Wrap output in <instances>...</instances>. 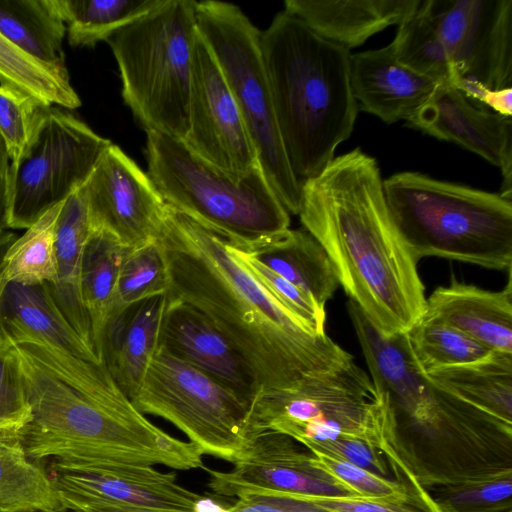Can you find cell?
Returning <instances> with one entry per match:
<instances>
[{
	"label": "cell",
	"mask_w": 512,
	"mask_h": 512,
	"mask_svg": "<svg viewBox=\"0 0 512 512\" xmlns=\"http://www.w3.org/2000/svg\"><path fill=\"white\" fill-rule=\"evenodd\" d=\"M19 356L29 422L17 434L34 461L75 471L103 462L204 468L192 442L166 433L140 413L102 363L76 357L37 336L4 335Z\"/></svg>",
	"instance_id": "cell-1"
},
{
	"label": "cell",
	"mask_w": 512,
	"mask_h": 512,
	"mask_svg": "<svg viewBox=\"0 0 512 512\" xmlns=\"http://www.w3.org/2000/svg\"><path fill=\"white\" fill-rule=\"evenodd\" d=\"M167 298L166 292L134 302L110 317L103 328L98 357L130 401L158 349Z\"/></svg>",
	"instance_id": "cell-21"
},
{
	"label": "cell",
	"mask_w": 512,
	"mask_h": 512,
	"mask_svg": "<svg viewBox=\"0 0 512 512\" xmlns=\"http://www.w3.org/2000/svg\"><path fill=\"white\" fill-rule=\"evenodd\" d=\"M63 202L46 212L10 245L1 265L3 286L8 283L53 284L56 281L55 227Z\"/></svg>",
	"instance_id": "cell-33"
},
{
	"label": "cell",
	"mask_w": 512,
	"mask_h": 512,
	"mask_svg": "<svg viewBox=\"0 0 512 512\" xmlns=\"http://www.w3.org/2000/svg\"><path fill=\"white\" fill-rule=\"evenodd\" d=\"M408 123L437 139L481 156L503 175L502 194L512 197V120L481 106L451 84H440Z\"/></svg>",
	"instance_id": "cell-17"
},
{
	"label": "cell",
	"mask_w": 512,
	"mask_h": 512,
	"mask_svg": "<svg viewBox=\"0 0 512 512\" xmlns=\"http://www.w3.org/2000/svg\"><path fill=\"white\" fill-rule=\"evenodd\" d=\"M304 447L348 461L384 478L389 473L390 467L382 453L361 438L342 436L332 441L308 443Z\"/></svg>",
	"instance_id": "cell-43"
},
{
	"label": "cell",
	"mask_w": 512,
	"mask_h": 512,
	"mask_svg": "<svg viewBox=\"0 0 512 512\" xmlns=\"http://www.w3.org/2000/svg\"><path fill=\"white\" fill-rule=\"evenodd\" d=\"M224 512H329L296 495L285 493L247 494Z\"/></svg>",
	"instance_id": "cell-44"
},
{
	"label": "cell",
	"mask_w": 512,
	"mask_h": 512,
	"mask_svg": "<svg viewBox=\"0 0 512 512\" xmlns=\"http://www.w3.org/2000/svg\"><path fill=\"white\" fill-rule=\"evenodd\" d=\"M72 47H94L163 0H55Z\"/></svg>",
	"instance_id": "cell-31"
},
{
	"label": "cell",
	"mask_w": 512,
	"mask_h": 512,
	"mask_svg": "<svg viewBox=\"0 0 512 512\" xmlns=\"http://www.w3.org/2000/svg\"><path fill=\"white\" fill-rule=\"evenodd\" d=\"M148 176L164 202L245 247L287 229L290 216L257 164L236 179L182 140L148 131Z\"/></svg>",
	"instance_id": "cell-6"
},
{
	"label": "cell",
	"mask_w": 512,
	"mask_h": 512,
	"mask_svg": "<svg viewBox=\"0 0 512 512\" xmlns=\"http://www.w3.org/2000/svg\"><path fill=\"white\" fill-rule=\"evenodd\" d=\"M260 45L282 143L302 183L318 175L353 132L358 104L351 54L286 10L260 32Z\"/></svg>",
	"instance_id": "cell-4"
},
{
	"label": "cell",
	"mask_w": 512,
	"mask_h": 512,
	"mask_svg": "<svg viewBox=\"0 0 512 512\" xmlns=\"http://www.w3.org/2000/svg\"><path fill=\"white\" fill-rule=\"evenodd\" d=\"M196 22L216 58L272 190L290 214L301 207V182L293 173L277 125L264 68L260 32L239 6L196 1Z\"/></svg>",
	"instance_id": "cell-9"
},
{
	"label": "cell",
	"mask_w": 512,
	"mask_h": 512,
	"mask_svg": "<svg viewBox=\"0 0 512 512\" xmlns=\"http://www.w3.org/2000/svg\"><path fill=\"white\" fill-rule=\"evenodd\" d=\"M398 62L439 84L456 85L445 45L422 8V1L399 25L389 44Z\"/></svg>",
	"instance_id": "cell-34"
},
{
	"label": "cell",
	"mask_w": 512,
	"mask_h": 512,
	"mask_svg": "<svg viewBox=\"0 0 512 512\" xmlns=\"http://www.w3.org/2000/svg\"><path fill=\"white\" fill-rule=\"evenodd\" d=\"M42 104L0 85V133L9 158L16 160L30 137L38 106Z\"/></svg>",
	"instance_id": "cell-41"
},
{
	"label": "cell",
	"mask_w": 512,
	"mask_h": 512,
	"mask_svg": "<svg viewBox=\"0 0 512 512\" xmlns=\"http://www.w3.org/2000/svg\"><path fill=\"white\" fill-rule=\"evenodd\" d=\"M188 121L182 141L200 158L236 179L259 164L225 76L199 32L192 56Z\"/></svg>",
	"instance_id": "cell-14"
},
{
	"label": "cell",
	"mask_w": 512,
	"mask_h": 512,
	"mask_svg": "<svg viewBox=\"0 0 512 512\" xmlns=\"http://www.w3.org/2000/svg\"><path fill=\"white\" fill-rule=\"evenodd\" d=\"M406 334L424 373L474 362L490 352L466 334L442 323L417 321Z\"/></svg>",
	"instance_id": "cell-35"
},
{
	"label": "cell",
	"mask_w": 512,
	"mask_h": 512,
	"mask_svg": "<svg viewBox=\"0 0 512 512\" xmlns=\"http://www.w3.org/2000/svg\"><path fill=\"white\" fill-rule=\"evenodd\" d=\"M430 490L442 512H512V469Z\"/></svg>",
	"instance_id": "cell-37"
},
{
	"label": "cell",
	"mask_w": 512,
	"mask_h": 512,
	"mask_svg": "<svg viewBox=\"0 0 512 512\" xmlns=\"http://www.w3.org/2000/svg\"><path fill=\"white\" fill-rule=\"evenodd\" d=\"M157 240L167 266L168 295L199 310L226 336L263 391L292 387L354 360L289 312L212 227L166 204Z\"/></svg>",
	"instance_id": "cell-2"
},
{
	"label": "cell",
	"mask_w": 512,
	"mask_h": 512,
	"mask_svg": "<svg viewBox=\"0 0 512 512\" xmlns=\"http://www.w3.org/2000/svg\"><path fill=\"white\" fill-rule=\"evenodd\" d=\"M11 160L0 133V231L8 228L9 174Z\"/></svg>",
	"instance_id": "cell-46"
},
{
	"label": "cell",
	"mask_w": 512,
	"mask_h": 512,
	"mask_svg": "<svg viewBox=\"0 0 512 512\" xmlns=\"http://www.w3.org/2000/svg\"><path fill=\"white\" fill-rule=\"evenodd\" d=\"M61 510L51 475L18 440L0 438V512Z\"/></svg>",
	"instance_id": "cell-29"
},
{
	"label": "cell",
	"mask_w": 512,
	"mask_h": 512,
	"mask_svg": "<svg viewBox=\"0 0 512 512\" xmlns=\"http://www.w3.org/2000/svg\"><path fill=\"white\" fill-rule=\"evenodd\" d=\"M238 248L309 294L322 308L340 285L327 252L306 230L287 229L261 242Z\"/></svg>",
	"instance_id": "cell-26"
},
{
	"label": "cell",
	"mask_w": 512,
	"mask_h": 512,
	"mask_svg": "<svg viewBox=\"0 0 512 512\" xmlns=\"http://www.w3.org/2000/svg\"><path fill=\"white\" fill-rule=\"evenodd\" d=\"M90 231L81 187L65 199L58 215L55 227L57 275L56 281L47 285L69 323L96 351L90 318L80 292L82 255Z\"/></svg>",
	"instance_id": "cell-24"
},
{
	"label": "cell",
	"mask_w": 512,
	"mask_h": 512,
	"mask_svg": "<svg viewBox=\"0 0 512 512\" xmlns=\"http://www.w3.org/2000/svg\"><path fill=\"white\" fill-rule=\"evenodd\" d=\"M347 310L377 391L391 406L395 419L418 416L433 398L432 384L419 367L406 333L385 336L352 300Z\"/></svg>",
	"instance_id": "cell-19"
},
{
	"label": "cell",
	"mask_w": 512,
	"mask_h": 512,
	"mask_svg": "<svg viewBox=\"0 0 512 512\" xmlns=\"http://www.w3.org/2000/svg\"><path fill=\"white\" fill-rule=\"evenodd\" d=\"M16 238H17L16 235L14 233L8 231L7 229L0 231V272H1V265H2L4 255ZM3 288H4V286L0 279V301H1ZM0 336H1V333H0Z\"/></svg>",
	"instance_id": "cell-47"
},
{
	"label": "cell",
	"mask_w": 512,
	"mask_h": 512,
	"mask_svg": "<svg viewBox=\"0 0 512 512\" xmlns=\"http://www.w3.org/2000/svg\"><path fill=\"white\" fill-rule=\"evenodd\" d=\"M456 88L475 103L511 117L512 88L493 90L473 81H461Z\"/></svg>",
	"instance_id": "cell-45"
},
{
	"label": "cell",
	"mask_w": 512,
	"mask_h": 512,
	"mask_svg": "<svg viewBox=\"0 0 512 512\" xmlns=\"http://www.w3.org/2000/svg\"><path fill=\"white\" fill-rule=\"evenodd\" d=\"M196 1L163 0L106 42L117 61L122 97L148 131L183 140L188 131Z\"/></svg>",
	"instance_id": "cell-7"
},
{
	"label": "cell",
	"mask_w": 512,
	"mask_h": 512,
	"mask_svg": "<svg viewBox=\"0 0 512 512\" xmlns=\"http://www.w3.org/2000/svg\"><path fill=\"white\" fill-rule=\"evenodd\" d=\"M0 333H25L85 360L101 363L94 348L73 328L47 284L8 283L0 301Z\"/></svg>",
	"instance_id": "cell-25"
},
{
	"label": "cell",
	"mask_w": 512,
	"mask_h": 512,
	"mask_svg": "<svg viewBox=\"0 0 512 512\" xmlns=\"http://www.w3.org/2000/svg\"><path fill=\"white\" fill-rule=\"evenodd\" d=\"M67 31L55 0H0V33L33 58L68 74Z\"/></svg>",
	"instance_id": "cell-28"
},
{
	"label": "cell",
	"mask_w": 512,
	"mask_h": 512,
	"mask_svg": "<svg viewBox=\"0 0 512 512\" xmlns=\"http://www.w3.org/2000/svg\"><path fill=\"white\" fill-rule=\"evenodd\" d=\"M392 222L413 259L436 256L512 268V197L419 172L383 180Z\"/></svg>",
	"instance_id": "cell-5"
},
{
	"label": "cell",
	"mask_w": 512,
	"mask_h": 512,
	"mask_svg": "<svg viewBox=\"0 0 512 512\" xmlns=\"http://www.w3.org/2000/svg\"><path fill=\"white\" fill-rule=\"evenodd\" d=\"M111 143L74 115L38 106L28 142L10 165L8 228H29L81 188Z\"/></svg>",
	"instance_id": "cell-11"
},
{
	"label": "cell",
	"mask_w": 512,
	"mask_h": 512,
	"mask_svg": "<svg viewBox=\"0 0 512 512\" xmlns=\"http://www.w3.org/2000/svg\"><path fill=\"white\" fill-rule=\"evenodd\" d=\"M447 50L456 85L512 88V0H424Z\"/></svg>",
	"instance_id": "cell-13"
},
{
	"label": "cell",
	"mask_w": 512,
	"mask_h": 512,
	"mask_svg": "<svg viewBox=\"0 0 512 512\" xmlns=\"http://www.w3.org/2000/svg\"><path fill=\"white\" fill-rule=\"evenodd\" d=\"M61 511L223 512V507L154 466L103 462L75 471L52 470Z\"/></svg>",
	"instance_id": "cell-12"
},
{
	"label": "cell",
	"mask_w": 512,
	"mask_h": 512,
	"mask_svg": "<svg viewBox=\"0 0 512 512\" xmlns=\"http://www.w3.org/2000/svg\"><path fill=\"white\" fill-rule=\"evenodd\" d=\"M266 431L287 435L303 446L357 437L382 455L398 440L388 400L354 360L289 388L261 390L250 407V440Z\"/></svg>",
	"instance_id": "cell-8"
},
{
	"label": "cell",
	"mask_w": 512,
	"mask_h": 512,
	"mask_svg": "<svg viewBox=\"0 0 512 512\" xmlns=\"http://www.w3.org/2000/svg\"><path fill=\"white\" fill-rule=\"evenodd\" d=\"M425 375L438 388L512 424V353L490 351L474 362Z\"/></svg>",
	"instance_id": "cell-27"
},
{
	"label": "cell",
	"mask_w": 512,
	"mask_h": 512,
	"mask_svg": "<svg viewBox=\"0 0 512 512\" xmlns=\"http://www.w3.org/2000/svg\"><path fill=\"white\" fill-rule=\"evenodd\" d=\"M420 0H286L284 10L321 37L347 50L372 35L399 25Z\"/></svg>",
	"instance_id": "cell-23"
},
{
	"label": "cell",
	"mask_w": 512,
	"mask_h": 512,
	"mask_svg": "<svg viewBox=\"0 0 512 512\" xmlns=\"http://www.w3.org/2000/svg\"><path fill=\"white\" fill-rule=\"evenodd\" d=\"M131 402L171 422L203 454L232 464L250 442L251 402L160 345Z\"/></svg>",
	"instance_id": "cell-10"
},
{
	"label": "cell",
	"mask_w": 512,
	"mask_h": 512,
	"mask_svg": "<svg viewBox=\"0 0 512 512\" xmlns=\"http://www.w3.org/2000/svg\"><path fill=\"white\" fill-rule=\"evenodd\" d=\"M230 249L239 260L289 312L312 332L325 334V308L306 292L271 270L248 252L235 246L230 240Z\"/></svg>",
	"instance_id": "cell-38"
},
{
	"label": "cell",
	"mask_w": 512,
	"mask_h": 512,
	"mask_svg": "<svg viewBox=\"0 0 512 512\" xmlns=\"http://www.w3.org/2000/svg\"><path fill=\"white\" fill-rule=\"evenodd\" d=\"M0 85L36 102L75 109L81 100L62 73L33 58L0 33Z\"/></svg>",
	"instance_id": "cell-32"
},
{
	"label": "cell",
	"mask_w": 512,
	"mask_h": 512,
	"mask_svg": "<svg viewBox=\"0 0 512 512\" xmlns=\"http://www.w3.org/2000/svg\"><path fill=\"white\" fill-rule=\"evenodd\" d=\"M128 249L110 234L91 230L83 250L80 292L96 352Z\"/></svg>",
	"instance_id": "cell-30"
},
{
	"label": "cell",
	"mask_w": 512,
	"mask_h": 512,
	"mask_svg": "<svg viewBox=\"0 0 512 512\" xmlns=\"http://www.w3.org/2000/svg\"><path fill=\"white\" fill-rule=\"evenodd\" d=\"M168 289L167 266L158 240L129 248L120 267L107 320L126 306Z\"/></svg>",
	"instance_id": "cell-36"
},
{
	"label": "cell",
	"mask_w": 512,
	"mask_h": 512,
	"mask_svg": "<svg viewBox=\"0 0 512 512\" xmlns=\"http://www.w3.org/2000/svg\"><path fill=\"white\" fill-rule=\"evenodd\" d=\"M57 512H68V511H57Z\"/></svg>",
	"instance_id": "cell-48"
},
{
	"label": "cell",
	"mask_w": 512,
	"mask_h": 512,
	"mask_svg": "<svg viewBox=\"0 0 512 512\" xmlns=\"http://www.w3.org/2000/svg\"><path fill=\"white\" fill-rule=\"evenodd\" d=\"M296 496L329 512H442L429 491L413 494L402 502L372 501L353 496Z\"/></svg>",
	"instance_id": "cell-42"
},
{
	"label": "cell",
	"mask_w": 512,
	"mask_h": 512,
	"mask_svg": "<svg viewBox=\"0 0 512 512\" xmlns=\"http://www.w3.org/2000/svg\"><path fill=\"white\" fill-rule=\"evenodd\" d=\"M350 82L360 108L388 124L408 122L440 85L398 62L390 45L351 54Z\"/></svg>",
	"instance_id": "cell-20"
},
{
	"label": "cell",
	"mask_w": 512,
	"mask_h": 512,
	"mask_svg": "<svg viewBox=\"0 0 512 512\" xmlns=\"http://www.w3.org/2000/svg\"><path fill=\"white\" fill-rule=\"evenodd\" d=\"M311 457L289 436L266 431L251 438L230 470L204 467L209 475L207 485L218 496L237 498L262 493L353 496L331 476L315 468Z\"/></svg>",
	"instance_id": "cell-16"
},
{
	"label": "cell",
	"mask_w": 512,
	"mask_h": 512,
	"mask_svg": "<svg viewBox=\"0 0 512 512\" xmlns=\"http://www.w3.org/2000/svg\"><path fill=\"white\" fill-rule=\"evenodd\" d=\"M501 291L453 281L426 299L418 321L442 323L466 334L489 351L512 353V280Z\"/></svg>",
	"instance_id": "cell-22"
},
{
	"label": "cell",
	"mask_w": 512,
	"mask_h": 512,
	"mask_svg": "<svg viewBox=\"0 0 512 512\" xmlns=\"http://www.w3.org/2000/svg\"><path fill=\"white\" fill-rule=\"evenodd\" d=\"M315 468L331 476L354 497L372 501L402 502L413 494L396 480L381 477L348 461L319 452L310 451Z\"/></svg>",
	"instance_id": "cell-39"
},
{
	"label": "cell",
	"mask_w": 512,
	"mask_h": 512,
	"mask_svg": "<svg viewBox=\"0 0 512 512\" xmlns=\"http://www.w3.org/2000/svg\"><path fill=\"white\" fill-rule=\"evenodd\" d=\"M167 296L159 345L252 403L262 388L248 363L203 313Z\"/></svg>",
	"instance_id": "cell-18"
},
{
	"label": "cell",
	"mask_w": 512,
	"mask_h": 512,
	"mask_svg": "<svg viewBox=\"0 0 512 512\" xmlns=\"http://www.w3.org/2000/svg\"><path fill=\"white\" fill-rule=\"evenodd\" d=\"M301 184L300 221L350 300L385 336L406 333L423 314L425 288L390 217L376 159L358 147Z\"/></svg>",
	"instance_id": "cell-3"
},
{
	"label": "cell",
	"mask_w": 512,
	"mask_h": 512,
	"mask_svg": "<svg viewBox=\"0 0 512 512\" xmlns=\"http://www.w3.org/2000/svg\"><path fill=\"white\" fill-rule=\"evenodd\" d=\"M82 188L91 230L106 232L127 248L158 239L166 203L120 147L111 143Z\"/></svg>",
	"instance_id": "cell-15"
},
{
	"label": "cell",
	"mask_w": 512,
	"mask_h": 512,
	"mask_svg": "<svg viewBox=\"0 0 512 512\" xmlns=\"http://www.w3.org/2000/svg\"><path fill=\"white\" fill-rule=\"evenodd\" d=\"M27 398L19 356L11 341L0 336V438L15 439L29 422Z\"/></svg>",
	"instance_id": "cell-40"
}]
</instances>
